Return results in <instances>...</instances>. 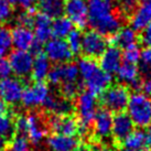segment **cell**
I'll return each mask as SVG.
<instances>
[{
    "label": "cell",
    "mask_w": 151,
    "mask_h": 151,
    "mask_svg": "<svg viewBox=\"0 0 151 151\" xmlns=\"http://www.w3.org/2000/svg\"><path fill=\"white\" fill-rule=\"evenodd\" d=\"M80 84L77 82H71V83H64L61 85V96L71 101L73 98L77 97L80 94Z\"/></svg>",
    "instance_id": "cell-33"
},
{
    "label": "cell",
    "mask_w": 151,
    "mask_h": 151,
    "mask_svg": "<svg viewBox=\"0 0 151 151\" xmlns=\"http://www.w3.org/2000/svg\"><path fill=\"white\" fill-rule=\"evenodd\" d=\"M125 150L140 151L143 148L148 147L147 134L142 130H134L124 141Z\"/></svg>",
    "instance_id": "cell-26"
},
{
    "label": "cell",
    "mask_w": 151,
    "mask_h": 151,
    "mask_svg": "<svg viewBox=\"0 0 151 151\" xmlns=\"http://www.w3.org/2000/svg\"><path fill=\"white\" fill-rule=\"evenodd\" d=\"M50 95V88L44 82H34L28 87H24L21 103L27 108H35L38 106H43Z\"/></svg>",
    "instance_id": "cell-8"
},
{
    "label": "cell",
    "mask_w": 151,
    "mask_h": 151,
    "mask_svg": "<svg viewBox=\"0 0 151 151\" xmlns=\"http://www.w3.org/2000/svg\"><path fill=\"white\" fill-rule=\"evenodd\" d=\"M7 1H9L11 4H18V0H7Z\"/></svg>",
    "instance_id": "cell-49"
},
{
    "label": "cell",
    "mask_w": 151,
    "mask_h": 151,
    "mask_svg": "<svg viewBox=\"0 0 151 151\" xmlns=\"http://www.w3.org/2000/svg\"><path fill=\"white\" fill-rule=\"evenodd\" d=\"M13 17L12 4L7 0H0V22H8Z\"/></svg>",
    "instance_id": "cell-35"
},
{
    "label": "cell",
    "mask_w": 151,
    "mask_h": 151,
    "mask_svg": "<svg viewBox=\"0 0 151 151\" xmlns=\"http://www.w3.org/2000/svg\"><path fill=\"white\" fill-rule=\"evenodd\" d=\"M107 47H108L107 39L105 35H103L99 32H97L95 30H91L83 34L81 52L85 55V58H89V59L99 58Z\"/></svg>",
    "instance_id": "cell-6"
},
{
    "label": "cell",
    "mask_w": 151,
    "mask_h": 151,
    "mask_svg": "<svg viewBox=\"0 0 151 151\" xmlns=\"http://www.w3.org/2000/svg\"><path fill=\"white\" fill-rule=\"evenodd\" d=\"M120 11L124 13H131L137 8V0H118Z\"/></svg>",
    "instance_id": "cell-38"
},
{
    "label": "cell",
    "mask_w": 151,
    "mask_h": 151,
    "mask_svg": "<svg viewBox=\"0 0 151 151\" xmlns=\"http://www.w3.org/2000/svg\"><path fill=\"white\" fill-rule=\"evenodd\" d=\"M147 139H148V146H149V149L151 150V126L148 127V130H147Z\"/></svg>",
    "instance_id": "cell-46"
},
{
    "label": "cell",
    "mask_w": 151,
    "mask_h": 151,
    "mask_svg": "<svg viewBox=\"0 0 151 151\" xmlns=\"http://www.w3.org/2000/svg\"><path fill=\"white\" fill-rule=\"evenodd\" d=\"M23 91V83L18 77L9 76L0 80V97L6 104L16 105L21 101Z\"/></svg>",
    "instance_id": "cell-10"
},
{
    "label": "cell",
    "mask_w": 151,
    "mask_h": 151,
    "mask_svg": "<svg viewBox=\"0 0 151 151\" xmlns=\"http://www.w3.org/2000/svg\"><path fill=\"white\" fill-rule=\"evenodd\" d=\"M47 127L53 132L64 136L75 137L80 132L78 122L74 117L70 116H55L51 115L47 120Z\"/></svg>",
    "instance_id": "cell-13"
},
{
    "label": "cell",
    "mask_w": 151,
    "mask_h": 151,
    "mask_svg": "<svg viewBox=\"0 0 151 151\" xmlns=\"http://www.w3.org/2000/svg\"><path fill=\"white\" fill-rule=\"evenodd\" d=\"M51 68L52 66L50 60L44 54H38L34 58L31 76L34 82H43L45 78H47Z\"/></svg>",
    "instance_id": "cell-25"
},
{
    "label": "cell",
    "mask_w": 151,
    "mask_h": 151,
    "mask_svg": "<svg viewBox=\"0 0 151 151\" xmlns=\"http://www.w3.org/2000/svg\"><path fill=\"white\" fill-rule=\"evenodd\" d=\"M75 110L78 118L77 122L80 126V132L86 134L92 126L95 115L98 110L96 96L88 91L80 93L76 97Z\"/></svg>",
    "instance_id": "cell-4"
},
{
    "label": "cell",
    "mask_w": 151,
    "mask_h": 151,
    "mask_svg": "<svg viewBox=\"0 0 151 151\" xmlns=\"http://www.w3.org/2000/svg\"><path fill=\"white\" fill-rule=\"evenodd\" d=\"M27 120H28V129L25 137L29 139V141L32 145L38 146L46 137L47 129L43 124V120L37 114L27 115Z\"/></svg>",
    "instance_id": "cell-15"
},
{
    "label": "cell",
    "mask_w": 151,
    "mask_h": 151,
    "mask_svg": "<svg viewBox=\"0 0 151 151\" xmlns=\"http://www.w3.org/2000/svg\"><path fill=\"white\" fill-rule=\"evenodd\" d=\"M8 151H30V141L23 134H17L11 138Z\"/></svg>",
    "instance_id": "cell-31"
},
{
    "label": "cell",
    "mask_w": 151,
    "mask_h": 151,
    "mask_svg": "<svg viewBox=\"0 0 151 151\" xmlns=\"http://www.w3.org/2000/svg\"><path fill=\"white\" fill-rule=\"evenodd\" d=\"M129 97V91L125 85L116 84L109 86L101 93V103L104 109L110 113H122L127 108Z\"/></svg>",
    "instance_id": "cell-5"
},
{
    "label": "cell",
    "mask_w": 151,
    "mask_h": 151,
    "mask_svg": "<svg viewBox=\"0 0 151 151\" xmlns=\"http://www.w3.org/2000/svg\"><path fill=\"white\" fill-rule=\"evenodd\" d=\"M113 129V116L111 113L107 109L97 110L94 122H93V130L96 137L99 139H106L111 134Z\"/></svg>",
    "instance_id": "cell-18"
},
{
    "label": "cell",
    "mask_w": 151,
    "mask_h": 151,
    "mask_svg": "<svg viewBox=\"0 0 151 151\" xmlns=\"http://www.w3.org/2000/svg\"><path fill=\"white\" fill-rule=\"evenodd\" d=\"M126 109L134 126L140 128L151 126V97L142 92H134L130 95Z\"/></svg>",
    "instance_id": "cell-3"
},
{
    "label": "cell",
    "mask_w": 151,
    "mask_h": 151,
    "mask_svg": "<svg viewBox=\"0 0 151 151\" xmlns=\"http://www.w3.org/2000/svg\"><path fill=\"white\" fill-rule=\"evenodd\" d=\"M80 76L77 64L74 63H64L56 64L55 66L51 68L47 80L53 85H62L64 83H71V82H77V78Z\"/></svg>",
    "instance_id": "cell-12"
},
{
    "label": "cell",
    "mask_w": 151,
    "mask_h": 151,
    "mask_svg": "<svg viewBox=\"0 0 151 151\" xmlns=\"http://www.w3.org/2000/svg\"><path fill=\"white\" fill-rule=\"evenodd\" d=\"M124 151H130V150H124Z\"/></svg>",
    "instance_id": "cell-52"
},
{
    "label": "cell",
    "mask_w": 151,
    "mask_h": 151,
    "mask_svg": "<svg viewBox=\"0 0 151 151\" xmlns=\"http://www.w3.org/2000/svg\"><path fill=\"white\" fill-rule=\"evenodd\" d=\"M4 146H6V140H4V138H1V137H0V151L4 150Z\"/></svg>",
    "instance_id": "cell-47"
},
{
    "label": "cell",
    "mask_w": 151,
    "mask_h": 151,
    "mask_svg": "<svg viewBox=\"0 0 151 151\" xmlns=\"http://www.w3.org/2000/svg\"><path fill=\"white\" fill-rule=\"evenodd\" d=\"M122 64V53L117 46H108L99 56V66L107 74H116Z\"/></svg>",
    "instance_id": "cell-17"
},
{
    "label": "cell",
    "mask_w": 151,
    "mask_h": 151,
    "mask_svg": "<svg viewBox=\"0 0 151 151\" xmlns=\"http://www.w3.org/2000/svg\"><path fill=\"white\" fill-rule=\"evenodd\" d=\"M74 30V24L65 16L55 18L52 21V35L58 39L67 38V35Z\"/></svg>",
    "instance_id": "cell-28"
},
{
    "label": "cell",
    "mask_w": 151,
    "mask_h": 151,
    "mask_svg": "<svg viewBox=\"0 0 151 151\" xmlns=\"http://www.w3.org/2000/svg\"><path fill=\"white\" fill-rule=\"evenodd\" d=\"M138 40V34L131 27H122L114 34V43L118 49H127L129 46L136 45Z\"/></svg>",
    "instance_id": "cell-24"
},
{
    "label": "cell",
    "mask_w": 151,
    "mask_h": 151,
    "mask_svg": "<svg viewBox=\"0 0 151 151\" xmlns=\"http://www.w3.org/2000/svg\"><path fill=\"white\" fill-rule=\"evenodd\" d=\"M39 9L41 13L47 16L49 18L61 17L64 12L65 0H39Z\"/></svg>",
    "instance_id": "cell-27"
},
{
    "label": "cell",
    "mask_w": 151,
    "mask_h": 151,
    "mask_svg": "<svg viewBox=\"0 0 151 151\" xmlns=\"http://www.w3.org/2000/svg\"><path fill=\"white\" fill-rule=\"evenodd\" d=\"M88 23L103 35H114L122 25L115 0H87Z\"/></svg>",
    "instance_id": "cell-1"
},
{
    "label": "cell",
    "mask_w": 151,
    "mask_h": 151,
    "mask_svg": "<svg viewBox=\"0 0 151 151\" xmlns=\"http://www.w3.org/2000/svg\"><path fill=\"white\" fill-rule=\"evenodd\" d=\"M140 88L145 95L151 97V76H148L140 83Z\"/></svg>",
    "instance_id": "cell-42"
},
{
    "label": "cell",
    "mask_w": 151,
    "mask_h": 151,
    "mask_svg": "<svg viewBox=\"0 0 151 151\" xmlns=\"http://www.w3.org/2000/svg\"><path fill=\"white\" fill-rule=\"evenodd\" d=\"M66 42L73 53H78L82 49L83 33H81L78 30H73L71 33L67 35Z\"/></svg>",
    "instance_id": "cell-32"
},
{
    "label": "cell",
    "mask_w": 151,
    "mask_h": 151,
    "mask_svg": "<svg viewBox=\"0 0 151 151\" xmlns=\"http://www.w3.org/2000/svg\"><path fill=\"white\" fill-rule=\"evenodd\" d=\"M140 62L146 71H151V47H146L141 51Z\"/></svg>",
    "instance_id": "cell-39"
},
{
    "label": "cell",
    "mask_w": 151,
    "mask_h": 151,
    "mask_svg": "<svg viewBox=\"0 0 151 151\" xmlns=\"http://www.w3.org/2000/svg\"><path fill=\"white\" fill-rule=\"evenodd\" d=\"M91 151H110L107 147H104V146H94V147L91 149Z\"/></svg>",
    "instance_id": "cell-44"
},
{
    "label": "cell",
    "mask_w": 151,
    "mask_h": 151,
    "mask_svg": "<svg viewBox=\"0 0 151 151\" xmlns=\"http://www.w3.org/2000/svg\"><path fill=\"white\" fill-rule=\"evenodd\" d=\"M34 14L33 10L30 9V10H24L23 12H21L18 17V22L20 25H25V27H30V25L33 24L34 20Z\"/></svg>",
    "instance_id": "cell-36"
},
{
    "label": "cell",
    "mask_w": 151,
    "mask_h": 151,
    "mask_svg": "<svg viewBox=\"0 0 151 151\" xmlns=\"http://www.w3.org/2000/svg\"><path fill=\"white\" fill-rule=\"evenodd\" d=\"M141 1L143 2V1H150V0H141Z\"/></svg>",
    "instance_id": "cell-51"
},
{
    "label": "cell",
    "mask_w": 151,
    "mask_h": 151,
    "mask_svg": "<svg viewBox=\"0 0 151 151\" xmlns=\"http://www.w3.org/2000/svg\"><path fill=\"white\" fill-rule=\"evenodd\" d=\"M140 56H141V50L139 49V46L136 45L129 46L124 50L122 53V60L124 62L131 64H137L140 61Z\"/></svg>",
    "instance_id": "cell-34"
},
{
    "label": "cell",
    "mask_w": 151,
    "mask_h": 151,
    "mask_svg": "<svg viewBox=\"0 0 151 151\" xmlns=\"http://www.w3.org/2000/svg\"><path fill=\"white\" fill-rule=\"evenodd\" d=\"M43 107L51 115L55 116H70L74 109L71 101L64 98L63 96H55L52 94L43 104Z\"/></svg>",
    "instance_id": "cell-20"
},
{
    "label": "cell",
    "mask_w": 151,
    "mask_h": 151,
    "mask_svg": "<svg viewBox=\"0 0 151 151\" xmlns=\"http://www.w3.org/2000/svg\"><path fill=\"white\" fill-rule=\"evenodd\" d=\"M140 151H151V150L149 149V147H146V148H143V149H141Z\"/></svg>",
    "instance_id": "cell-50"
},
{
    "label": "cell",
    "mask_w": 151,
    "mask_h": 151,
    "mask_svg": "<svg viewBox=\"0 0 151 151\" xmlns=\"http://www.w3.org/2000/svg\"><path fill=\"white\" fill-rule=\"evenodd\" d=\"M141 42L146 45V47H151V24H149L142 30Z\"/></svg>",
    "instance_id": "cell-41"
},
{
    "label": "cell",
    "mask_w": 151,
    "mask_h": 151,
    "mask_svg": "<svg viewBox=\"0 0 151 151\" xmlns=\"http://www.w3.org/2000/svg\"><path fill=\"white\" fill-rule=\"evenodd\" d=\"M46 146L50 151H75L78 148V140L71 136L53 134L46 139Z\"/></svg>",
    "instance_id": "cell-21"
},
{
    "label": "cell",
    "mask_w": 151,
    "mask_h": 151,
    "mask_svg": "<svg viewBox=\"0 0 151 151\" xmlns=\"http://www.w3.org/2000/svg\"><path fill=\"white\" fill-rule=\"evenodd\" d=\"M64 13L73 24L83 28L88 23L87 0H65Z\"/></svg>",
    "instance_id": "cell-11"
},
{
    "label": "cell",
    "mask_w": 151,
    "mask_h": 151,
    "mask_svg": "<svg viewBox=\"0 0 151 151\" xmlns=\"http://www.w3.org/2000/svg\"><path fill=\"white\" fill-rule=\"evenodd\" d=\"M116 75L118 81L122 82V84L131 85L134 87L140 86L141 82H139V70L137 64L122 62L120 67L118 68Z\"/></svg>",
    "instance_id": "cell-23"
},
{
    "label": "cell",
    "mask_w": 151,
    "mask_h": 151,
    "mask_svg": "<svg viewBox=\"0 0 151 151\" xmlns=\"http://www.w3.org/2000/svg\"><path fill=\"white\" fill-rule=\"evenodd\" d=\"M14 127L18 134H27V129H28V120H27V115H19L14 119Z\"/></svg>",
    "instance_id": "cell-37"
},
{
    "label": "cell",
    "mask_w": 151,
    "mask_h": 151,
    "mask_svg": "<svg viewBox=\"0 0 151 151\" xmlns=\"http://www.w3.org/2000/svg\"><path fill=\"white\" fill-rule=\"evenodd\" d=\"M11 40H12V45L16 47V50L21 51L33 50L35 49L38 42L33 30L30 27L20 24L16 25L11 30Z\"/></svg>",
    "instance_id": "cell-14"
},
{
    "label": "cell",
    "mask_w": 151,
    "mask_h": 151,
    "mask_svg": "<svg viewBox=\"0 0 151 151\" xmlns=\"http://www.w3.org/2000/svg\"><path fill=\"white\" fill-rule=\"evenodd\" d=\"M8 61L11 67V72L17 77L24 78L31 75L34 56L30 51L14 50L9 54Z\"/></svg>",
    "instance_id": "cell-9"
},
{
    "label": "cell",
    "mask_w": 151,
    "mask_h": 151,
    "mask_svg": "<svg viewBox=\"0 0 151 151\" xmlns=\"http://www.w3.org/2000/svg\"><path fill=\"white\" fill-rule=\"evenodd\" d=\"M134 122L127 113H117L113 117L111 134L118 142H122L134 131Z\"/></svg>",
    "instance_id": "cell-16"
},
{
    "label": "cell",
    "mask_w": 151,
    "mask_h": 151,
    "mask_svg": "<svg viewBox=\"0 0 151 151\" xmlns=\"http://www.w3.org/2000/svg\"><path fill=\"white\" fill-rule=\"evenodd\" d=\"M77 68L80 73V77L82 78L83 84L87 88L89 93L95 96L105 91L109 87L111 77L109 74L101 70L99 64L94 59L83 58L78 61Z\"/></svg>",
    "instance_id": "cell-2"
},
{
    "label": "cell",
    "mask_w": 151,
    "mask_h": 151,
    "mask_svg": "<svg viewBox=\"0 0 151 151\" xmlns=\"http://www.w3.org/2000/svg\"><path fill=\"white\" fill-rule=\"evenodd\" d=\"M130 27L134 30H143L151 24V0L143 1L137 6V8L131 12L129 19Z\"/></svg>",
    "instance_id": "cell-19"
},
{
    "label": "cell",
    "mask_w": 151,
    "mask_h": 151,
    "mask_svg": "<svg viewBox=\"0 0 151 151\" xmlns=\"http://www.w3.org/2000/svg\"><path fill=\"white\" fill-rule=\"evenodd\" d=\"M12 40H11V31L8 28H0V58L9 54L12 49Z\"/></svg>",
    "instance_id": "cell-30"
},
{
    "label": "cell",
    "mask_w": 151,
    "mask_h": 151,
    "mask_svg": "<svg viewBox=\"0 0 151 151\" xmlns=\"http://www.w3.org/2000/svg\"><path fill=\"white\" fill-rule=\"evenodd\" d=\"M75 151H91V149L86 146H82V147H78Z\"/></svg>",
    "instance_id": "cell-48"
},
{
    "label": "cell",
    "mask_w": 151,
    "mask_h": 151,
    "mask_svg": "<svg viewBox=\"0 0 151 151\" xmlns=\"http://www.w3.org/2000/svg\"><path fill=\"white\" fill-rule=\"evenodd\" d=\"M38 1L39 0H18V4L24 10H30L35 6V4H38Z\"/></svg>",
    "instance_id": "cell-43"
},
{
    "label": "cell",
    "mask_w": 151,
    "mask_h": 151,
    "mask_svg": "<svg viewBox=\"0 0 151 151\" xmlns=\"http://www.w3.org/2000/svg\"><path fill=\"white\" fill-rule=\"evenodd\" d=\"M34 151H37V150H34Z\"/></svg>",
    "instance_id": "cell-53"
},
{
    "label": "cell",
    "mask_w": 151,
    "mask_h": 151,
    "mask_svg": "<svg viewBox=\"0 0 151 151\" xmlns=\"http://www.w3.org/2000/svg\"><path fill=\"white\" fill-rule=\"evenodd\" d=\"M16 132L14 119L4 113L0 115V137L6 139H11Z\"/></svg>",
    "instance_id": "cell-29"
},
{
    "label": "cell",
    "mask_w": 151,
    "mask_h": 151,
    "mask_svg": "<svg viewBox=\"0 0 151 151\" xmlns=\"http://www.w3.org/2000/svg\"><path fill=\"white\" fill-rule=\"evenodd\" d=\"M33 32L38 42L46 43L52 37V21L51 18L43 13L34 16Z\"/></svg>",
    "instance_id": "cell-22"
},
{
    "label": "cell",
    "mask_w": 151,
    "mask_h": 151,
    "mask_svg": "<svg viewBox=\"0 0 151 151\" xmlns=\"http://www.w3.org/2000/svg\"><path fill=\"white\" fill-rule=\"evenodd\" d=\"M73 52L64 39L51 38L44 45V55L55 64H64L71 62Z\"/></svg>",
    "instance_id": "cell-7"
},
{
    "label": "cell",
    "mask_w": 151,
    "mask_h": 151,
    "mask_svg": "<svg viewBox=\"0 0 151 151\" xmlns=\"http://www.w3.org/2000/svg\"><path fill=\"white\" fill-rule=\"evenodd\" d=\"M7 111V105H6V103H4L2 99H1V97H0V115H2Z\"/></svg>",
    "instance_id": "cell-45"
},
{
    "label": "cell",
    "mask_w": 151,
    "mask_h": 151,
    "mask_svg": "<svg viewBox=\"0 0 151 151\" xmlns=\"http://www.w3.org/2000/svg\"><path fill=\"white\" fill-rule=\"evenodd\" d=\"M11 67L9 64V61L4 58H0V78L9 77L11 74Z\"/></svg>",
    "instance_id": "cell-40"
}]
</instances>
